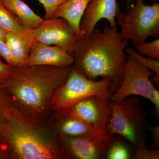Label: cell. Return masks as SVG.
I'll use <instances>...</instances> for the list:
<instances>
[{"label":"cell","mask_w":159,"mask_h":159,"mask_svg":"<svg viewBox=\"0 0 159 159\" xmlns=\"http://www.w3.org/2000/svg\"><path fill=\"white\" fill-rule=\"evenodd\" d=\"M111 82L104 77L91 80L72 67L68 77L56 90L54 104L57 110L70 108L83 99L95 95L110 96Z\"/></svg>","instance_id":"obj_6"},{"label":"cell","mask_w":159,"mask_h":159,"mask_svg":"<svg viewBox=\"0 0 159 159\" xmlns=\"http://www.w3.org/2000/svg\"><path fill=\"white\" fill-rule=\"evenodd\" d=\"M42 4L45 11L44 19H51L58 7L66 0H37Z\"/></svg>","instance_id":"obj_24"},{"label":"cell","mask_w":159,"mask_h":159,"mask_svg":"<svg viewBox=\"0 0 159 159\" xmlns=\"http://www.w3.org/2000/svg\"><path fill=\"white\" fill-rule=\"evenodd\" d=\"M13 67L3 62L0 57V84L2 85L11 75Z\"/></svg>","instance_id":"obj_25"},{"label":"cell","mask_w":159,"mask_h":159,"mask_svg":"<svg viewBox=\"0 0 159 159\" xmlns=\"http://www.w3.org/2000/svg\"><path fill=\"white\" fill-rule=\"evenodd\" d=\"M110 98V96L95 95L63 110L86 122L99 135L107 138V125L111 113Z\"/></svg>","instance_id":"obj_8"},{"label":"cell","mask_w":159,"mask_h":159,"mask_svg":"<svg viewBox=\"0 0 159 159\" xmlns=\"http://www.w3.org/2000/svg\"><path fill=\"white\" fill-rule=\"evenodd\" d=\"M3 6L17 16L26 29H35L43 19L35 14L22 0H0Z\"/></svg>","instance_id":"obj_17"},{"label":"cell","mask_w":159,"mask_h":159,"mask_svg":"<svg viewBox=\"0 0 159 159\" xmlns=\"http://www.w3.org/2000/svg\"><path fill=\"white\" fill-rule=\"evenodd\" d=\"M0 57L13 67L25 66L16 59L11 53L5 41L0 39Z\"/></svg>","instance_id":"obj_23"},{"label":"cell","mask_w":159,"mask_h":159,"mask_svg":"<svg viewBox=\"0 0 159 159\" xmlns=\"http://www.w3.org/2000/svg\"><path fill=\"white\" fill-rule=\"evenodd\" d=\"M134 1L127 0L128 9ZM120 11L117 0H90L80 22L82 37L90 34L100 20H106L111 28L116 29V16Z\"/></svg>","instance_id":"obj_11"},{"label":"cell","mask_w":159,"mask_h":159,"mask_svg":"<svg viewBox=\"0 0 159 159\" xmlns=\"http://www.w3.org/2000/svg\"><path fill=\"white\" fill-rule=\"evenodd\" d=\"M133 159H159V148L150 150L146 147L145 139L144 137L139 141Z\"/></svg>","instance_id":"obj_22"},{"label":"cell","mask_w":159,"mask_h":159,"mask_svg":"<svg viewBox=\"0 0 159 159\" xmlns=\"http://www.w3.org/2000/svg\"><path fill=\"white\" fill-rule=\"evenodd\" d=\"M153 73L128 56L121 85L111 95V101H121L130 96H140L148 99L154 106L159 116V91L151 81Z\"/></svg>","instance_id":"obj_7"},{"label":"cell","mask_w":159,"mask_h":159,"mask_svg":"<svg viewBox=\"0 0 159 159\" xmlns=\"http://www.w3.org/2000/svg\"><path fill=\"white\" fill-rule=\"evenodd\" d=\"M131 155L125 143L121 140L112 138L105 155L107 159H129Z\"/></svg>","instance_id":"obj_20"},{"label":"cell","mask_w":159,"mask_h":159,"mask_svg":"<svg viewBox=\"0 0 159 159\" xmlns=\"http://www.w3.org/2000/svg\"><path fill=\"white\" fill-rule=\"evenodd\" d=\"M71 69L49 66L13 67L3 86L29 111L43 113L54 92L67 78Z\"/></svg>","instance_id":"obj_2"},{"label":"cell","mask_w":159,"mask_h":159,"mask_svg":"<svg viewBox=\"0 0 159 159\" xmlns=\"http://www.w3.org/2000/svg\"><path fill=\"white\" fill-rule=\"evenodd\" d=\"M8 31L0 28V39L5 40V38H6V34H7Z\"/></svg>","instance_id":"obj_27"},{"label":"cell","mask_w":159,"mask_h":159,"mask_svg":"<svg viewBox=\"0 0 159 159\" xmlns=\"http://www.w3.org/2000/svg\"><path fill=\"white\" fill-rule=\"evenodd\" d=\"M36 40L56 46L70 54L79 39L68 22L62 18L44 19L33 30Z\"/></svg>","instance_id":"obj_9"},{"label":"cell","mask_w":159,"mask_h":159,"mask_svg":"<svg viewBox=\"0 0 159 159\" xmlns=\"http://www.w3.org/2000/svg\"><path fill=\"white\" fill-rule=\"evenodd\" d=\"M90 0H66L57 8L52 18H62L74 29L79 39L82 37L80 24Z\"/></svg>","instance_id":"obj_15"},{"label":"cell","mask_w":159,"mask_h":159,"mask_svg":"<svg viewBox=\"0 0 159 159\" xmlns=\"http://www.w3.org/2000/svg\"><path fill=\"white\" fill-rule=\"evenodd\" d=\"M59 111L61 112L58 120V129L62 135V137H77L86 134H97L93 128L86 122L65 110Z\"/></svg>","instance_id":"obj_16"},{"label":"cell","mask_w":159,"mask_h":159,"mask_svg":"<svg viewBox=\"0 0 159 159\" xmlns=\"http://www.w3.org/2000/svg\"><path fill=\"white\" fill-rule=\"evenodd\" d=\"M113 137L108 139L96 133L62 137L61 147L65 157L67 155L78 159L105 158L106 152Z\"/></svg>","instance_id":"obj_10"},{"label":"cell","mask_w":159,"mask_h":159,"mask_svg":"<svg viewBox=\"0 0 159 159\" xmlns=\"http://www.w3.org/2000/svg\"><path fill=\"white\" fill-rule=\"evenodd\" d=\"M35 40L33 30L24 28L19 31L7 32L4 41L13 56L27 66L29 52Z\"/></svg>","instance_id":"obj_14"},{"label":"cell","mask_w":159,"mask_h":159,"mask_svg":"<svg viewBox=\"0 0 159 159\" xmlns=\"http://www.w3.org/2000/svg\"><path fill=\"white\" fill-rule=\"evenodd\" d=\"M145 1L135 0L131 9L125 13L120 11L116 16L122 39L130 40L135 48L148 37L159 36V2L146 5Z\"/></svg>","instance_id":"obj_5"},{"label":"cell","mask_w":159,"mask_h":159,"mask_svg":"<svg viewBox=\"0 0 159 159\" xmlns=\"http://www.w3.org/2000/svg\"><path fill=\"white\" fill-rule=\"evenodd\" d=\"M125 52L128 56L132 57L140 64L147 68L153 72L154 76L150 78L151 81L155 85L159 86V60L150 59L148 57H144L143 55L139 54L137 51L130 48L125 49Z\"/></svg>","instance_id":"obj_19"},{"label":"cell","mask_w":159,"mask_h":159,"mask_svg":"<svg viewBox=\"0 0 159 159\" xmlns=\"http://www.w3.org/2000/svg\"><path fill=\"white\" fill-rule=\"evenodd\" d=\"M0 28L8 32L16 31L25 28L22 22L3 6L0 1Z\"/></svg>","instance_id":"obj_18"},{"label":"cell","mask_w":159,"mask_h":159,"mask_svg":"<svg viewBox=\"0 0 159 159\" xmlns=\"http://www.w3.org/2000/svg\"><path fill=\"white\" fill-rule=\"evenodd\" d=\"M149 1L154 2H159V0H149Z\"/></svg>","instance_id":"obj_28"},{"label":"cell","mask_w":159,"mask_h":159,"mask_svg":"<svg viewBox=\"0 0 159 159\" xmlns=\"http://www.w3.org/2000/svg\"><path fill=\"white\" fill-rule=\"evenodd\" d=\"M128 45V41L122 39L116 29L106 26L102 31L95 28L90 34L77 41L70 54L73 67L91 80L109 78L112 94L122 83Z\"/></svg>","instance_id":"obj_1"},{"label":"cell","mask_w":159,"mask_h":159,"mask_svg":"<svg viewBox=\"0 0 159 159\" xmlns=\"http://www.w3.org/2000/svg\"><path fill=\"white\" fill-rule=\"evenodd\" d=\"M74 61L70 54L59 47L48 45L35 40L29 52L27 66L66 67L70 66Z\"/></svg>","instance_id":"obj_12"},{"label":"cell","mask_w":159,"mask_h":159,"mask_svg":"<svg viewBox=\"0 0 159 159\" xmlns=\"http://www.w3.org/2000/svg\"><path fill=\"white\" fill-rule=\"evenodd\" d=\"M148 128L151 132L152 136V145L154 149L159 147V125L155 126L148 125Z\"/></svg>","instance_id":"obj_26"},{"label":"cell","mask_w":159,"mask_h":159,"mask_svg":"<svg viewBox=\"0 0 159 159\" xmlns=\"http://www.w3.org/2000/svg\"><path fill=\"white\" fill-rule=\"evenodd\" d=\"M13 101L9 92L0 84V159H9L12 157L8 134L13 118L19 113Z\"/></svg>","instance_id":"obj_13"},{"label":"cell","mask_w":159,"mask_h":159,"mask_svg":"<svg viewBox=\"0 0 159 159\" xmlns=\"http://www.w3.org/2000/svg\"><path fill=\"white\" fill-rule=\"evenodd\" d=\"M111 113L106 129L108 139L118 134L133 146L143 138L146 115L141 100L137 96L125 97L121 101H111Z\"/></svg>","instance_id":"obj_4"},{"label":"cell","mask_w":159,"mask_h":159,"mask_svg":"<svg viewBox=\"0 0 159 159\" xmlns=\"http://www.w3.org/2000/svg\"><path fill=\"white\" fill-rule=\"evenodd\" d=\"M137 52L150 59L159 60V39L144 42L136 47Z\"/></svg>","instance_id":"obj_21"},{"label":"cell","mask_w":159,"mask_h":159,"mask_svg":"<svg viewBox=\"0 0 159 159\" xmlns=\"http://www.w3.org/2000/svg\"><path fill=\"white\" fill-rule=\"evenodd\" d=\"M8 141L12 156L21 159L65 157L61 146L51 142L29 126L20 113L10 125Z\"/></svg>","instance_id":"obj_3"}]
</instances>
